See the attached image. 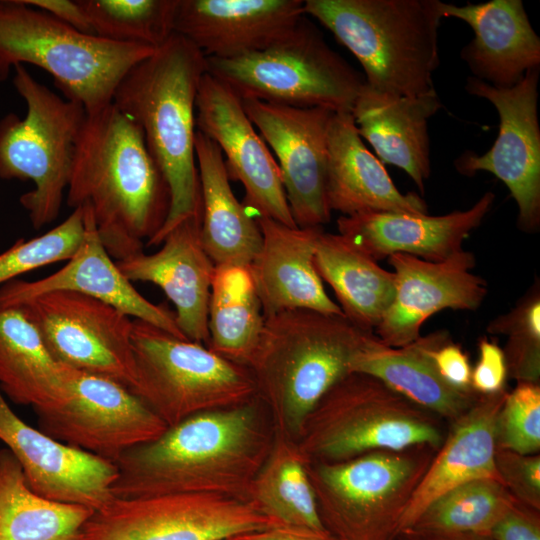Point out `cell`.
Wrapping results in <instances>:
<instances>
[{"label": "cell", "instance_id": "6da1fadb", "mask_svg": "<svg viewBox=\"0 0 540 540\" xmlns=\"http://www.w3.org/2000/svg\"><path fill=\"white\" fill-rule=\"evenodd\" d=\"M261 404L257 397L192 415L128 450L115 462L113 497L212 493L247 499L274 439Z\"/></svg>", "mask_w": 540, "mask_h": 540}, {"label": "cell", "instance_id": "7a4b0ae2", "mask_svg": "<svg viewBox=\"0 0 540 540\" xmlns=\"http://www.w3.org/2000/svg\"><path fill=\"white\" fill-rule=\"evenodd\" d=\"M66 191L69 207H90L116 261L143 251L170 210L168 183L142 129L113 103L86 115Z\"/></svg>", "mask_w": 540, "mask_h": 540}, {"label": "cell", "instance_id": "3957f363", "mask_svg": "<svg viewBox=\"0 0 540 540\" xmlns=\"http://www.w3.org/2000/svg\"><path fill=\"white\" fill-rule=\"evenodd\" d=\"M206 57L173 33L118 84L112 103L142 129L171 195L165 223L146 245H161L184 219L202 210L195 154V102Z\"/></svg>", "mask_w": 540, "mask_h": 540}, {"label": "cell", "instance_id": "277c9868", "mask_svg": "<svg viewBox=\"0 0 540 540\" xmlns=\"http://www.w3.org/2000/svg\"><path fill=\"white\" fill-rule=\"evenodd\" d=\"M370 333L344 315L309 309L265 317L247 368L275 432L298 440L315 405L351 372L352 360Z\"/></svg>", "mask_w": 540, "mask_h": 540}, {"label": "cell", "instance_id": "5b68a950", "mask_svg": "<svg viewBox=\"0 0 540 540\" xmlns=\"http://www.w3.org/2000/svg\"><path fill=\"white\" fill-rule=\"evenodd\" d=\"M439 0H305L318 20L361 64L366 85L419 96L434 91L440 59Z\"/></svg>", "mask_w": 540, "mask_h": 540}, {"label": "cell", "instance_id": "8992f818", "mask_svg": "<svg viewBox=\"0 0 540 540\" xmlns=\"http://www.w3.org/2000/svg\"><path fill=\"white\" fill-rule=\"evenodd\" d=\"M155 49L85 34L22 0H0V82L15 65H35L87 114L111 104L122 78Z\"/></svg>", "mask_w": 540, "mask_h": 540}, {"label": "cell", "instance_id": "52a82bcc", "mask_svg": "<svg viewBox=\"0 0 540 540\" xmlns=\"http://www.w3.org/2000/svg\"><path fill=\"white\" fill-rule=\"evenodd\" d=\"M448 423L379 379L350 372L319 400L297 440L310 462H338L376 450H438Z\"/></svg>", "mask_w": 540, "mask_h": 540}, {"label": "cell", "instance_id": "ba28073f", "mask_svg": "<svg viewBox=\"0 0 540 540\" xmlns=\"http://www.w3.org/2000/svg\"><path fill=\"white\" fill-rule=\"evenodd\" d=\"M14 72L13 84L27 112L23 118L9 113L0 119V178L32 181L33 189L19 200L32 226L40 229L59 215L87 113L81 103L61 98L36 80L24 65H15Z\"/></svg>", "mask_w": 540, "mask_h": 540}, {"label": "cell", "instance_id": "9c48e42d", "mask_svg": "<svg viewBox=\"0 0 540 540\" xmlns=\"http://www.w3.org/2000/svg\"><path fill=\"white\" fill-rule=\"evenodd\" d=\"M437 450H376L307 472L325 529L337 540H393Z\"/></svg>", "mask_w": 540, "mask_h": 540}, {"label": "cell", "instance_id": "30bf717a", "mask_svg": "<svg viewBox=\"0 0 540 540\" xmlns=\"http://www.w3.org/2000/svg\"><path fill=\"white\" fill-rule=\"evenodd\" d=\"M207 72L241 100L350 112L365 84L304 17L272 46L235 58H206Z\"/></svg>", "mask_w": 540, "mask_h": 540}, {"label": "cell", "instance_id": "8fae6325", "mask_svg": "<svg viewBox=\"0 0 540 540\" xmlns=\"http://www.w3.org/2000/svg\"><path fill=\"white\" fill-rule=\"evenodd\" d=\"M131 391L167 426L258 397L250 370L203 344L133 319Z\"/></svg>", "mask_w": 540, "mask_h": 540}, {"label": "cell", "instance_id": "7c38bea8", "mask_svg": "<svg viewBox=\"0 0 540 540\" xmlns=\"http://www.w3.org/2000/svg\"><path fill=\"white\" fill-rule=\"evenodd\" d=\"M283 525L249 500L212 493L113 498L93 512L83 540H227Z\"/></svg>", "mask_w": 540, "mask_h": 540}, {"label": "cell", "instance_id": "4fadbf2b", "mask_svg": "<svg viewBox=\"0 0 540 540\" xmlns=\"http://www.w3.org/2000/svg\"><path fill=\"white\" fill-rule=\"evenodd\" d=\"M35 413L45 434L114 463L168 427L126 386L70 367L62 399Z\"/></svg>", "mask_w": 540, "mask_h": 540}, {"label": "cell", "instance_id": "5bb4252c", "mask_svg": "<svg viewBox=\"0 0 540 540\" xmlns=\"http://www.w3.org/2000/svg\"><path fill=\"white\" fill-rule=\"evenodd\" d=\"M13 307H19L36 326L59 363L110 378L131 389L134 368L130 316L72 291L47 292Z\"/></svg>", "mask_w": 540, "mask_h": 540}, {"label": "cell", "instance_id": "9a60e30c", "mask_svg": "<svg viewBox=\"0 0 540 540\" xmlns=\"http://www.w3.org/2000/svg\"><path fill=\"white\" fill-rule=\"evenodd\" d=\"M539 71H528L510 88L494 87L472 76L467 79L466 91L495 107L499 132L486 153L466 151L454 162L462 175L487 171L501 180L517 204L518 227L526 232H535L540 226Z\"/></svg>", "mask_w": 540, "mask_h": 540}, {"label": "cell", "instance_id": "2e32d148", "mask_svg": "<svg viewBox=\"0 0 540 540\" xmlns=\"http://www.w3.org/2000/svg\"><path fill=\"white\" fill-rule=\"evenodd\" d=\"M248 118L276 156L297 227H323L331 219L326 199L327 135L334 112L256 99L241 100Z\"/></svg>", "mask_w": 540, "mask_h": 540}, {"label": "cell", "instance_id": "e0dca14e", "mask_svg": "<svg viewBox=\"0 0 540 540\" xmlns=\"http://www.w3.org/2000/svg\"><path fill=\"white\" fill-rule=\"evenodd\" d=\"M196 130L220 148L229 178L245 190V204L255 216L295 227L275 158L248 118L241 99L206 72L195 102Z\"/></svg>", "mask_w": 540, "mask_h": 540}, {"label": "cell", "instance_id": "ac0fdd59", "mask_svg": "<svg viewBox=\"0 0 540 540\" xmlns=\"http://www.w3.org/2000/svg\"><path fill=\"white\" fill-rule=\"evenodd\" d=\"M387 260L393 268L394 295L374 330L387 346L412 343L433 314L445 309L476 310L488 294L486 281L472 273L476 260L470 251L463 249L440 262L402 253Z\"/></svg>", "mask_w": 540, "mask_h": 540}, {"label": "cell", "instance_id": "d6986e66", "mask_svg": "<svg viewBox=\"0 0 540 540\" xmlns=\"http://www.w3.org/2000/svg\"><path fill=\"white\" fill-rule=\"evenodd\" d=\"M0 441L17 460L38 495L94 511L114 497V462L57 441L23 421L0 390Z\"/></svg>", "mask_w": 540, "mask_h": 540}, {"label": "cell", "instance_id": "ffe728a7", "mask_svg": "<svg viewBox=\"0 0 540 540\" xmlns=\"http://www.w3.org/2000/svg\"><path fill=\"white\" fill-rule=\"evenodd\" d=\"M81 207L84 233L73 256L60 270L44 278L35 281L14 279L1 286L0 307L17 306L47 292L72 291L107 303L175 337L187 339L177 325L175 313L165 304L157 305L146 299L125 277L105 249L90 207Z\"/></svg>", "mask_w": 540, "mask_h": 540}, {"label": "cell", "instance_id": "44dd1931", "mask_svg": "<svg viewBox=\"0 0 540 540\" xmlns=\"http://www.w3.org/2000/svg\"><path fill=\"white\" fill-rule=\"evenodd\" d=\"M305 15L303 0H178L174 33L206 58H235L272 46Z\"/></svg>", "mask_w": 540, "mask_h": 540}, {"label": "cell", "instance_id": "7402d4cb", "mask_svg": "<svg viewBox=\"0 0 540 540\" xmlns=\"http://www.w3.org/2000/svg\"><path fill=\"white\" fill-rule=\"evenodd\" d=\"M201 215L202 210L174 227L157 252L141 251L116 264L131 282H150L160 287L176 308V322L184 336L207 347L215 264L202 245Z\"/></svg>", "mask_w": 540, "mask_h": 540}, {"label": "cell", "instance_id": "603a6c76", "mask_svg": "<svg viewBox=\"0 0 540 540\" xmlns=\"http://www.w3.org/2000/svg\"><path fill=\"white\" fill-rule=\"evenodd\" d=\"M495 201L486 192L472 207L441 216L385 212L340 216L338 233L376 262L395 253L431 262L463 250L464 240L490 212Z\"/></svg>", "mask_w": 540, "mask_h": 540}, {"label": "cell", "instance_id": "cb8c5ba5", "mask_svg": "<svg viewBox=\"0 0 540 540\" xmlns=\"http://www.w3.org/2000/svg\"><path fill=\"white\" fill-rule=\"evenodd\" d=\"M255 219L262 244L249 267L264 317L292 309L344 315L326 293L314 266L323 227H291L263 216Z\"/></svg>", "mask_w": 540, "mask_h": 540}, {"label": "cell", "instance_id": "d4e9b609", "mask_svg": "<svg viewBox=\"0 0 540 540\" xmlns=\"http://www.w3.org/2000/svg\"><path fill=\"white\" fill-rule=\"evenodd\" d=\"M443 18L466 22L474 38L461 50L473 76L498 88H510L540 67V38L522 0H491L457 6L440 3Z\"/></svg>", "mask_w": 540, "mask_h": 540}, {"label": "cell", "instance_id": "484cf974", "mask_svg": "<svg viewBox=\"0 0 540 540\" xmlns=\"http://www.w3.org/2000/svg\"><path fill=\"white\" fill-rule=\"evenodd\" d=\"M326 199L342 216L366 213L428 214L417 194L402 193L383 163L365 146L350 112L333 113L327 135Z\"/></svg>", "mask_w": 540, "mask_h": 540}, {"label": "cell", "instance_id": "4316f807", "mask_svg": "<svg viewBox=\"0 0 540 540\" xmlns=\"http://www.w3.org/2000/svg\"><path fill=\"white\" fill-rule=\"evenodd\" d=\"M507 392L480 395L466 412L448 423L446 437L416 487L398 533L409 529L445 492L480 478L501 481L495 466L497 419Z\"/></svg>", "mask_w": 540, "mask_h": 540}, {"label": "cell", "instance_id": "83f0119b", "mask_svg": "<svg viewBox=\"0 0 540 540\" xmlns=\"http://www.w3.org/2000/svg\"><path fill=\"white\" fill-rule=\"evenodd\" d=\"M440 107L435 90L408 97L379 92L365 83L351 111L359 135L379 160L405 171L422 195L431 174L428 120Z\"/></svg>", "mask_w": 540, "mask_h": 540}, {"label": "cell", "instance_id": "f1b7e54d", "mask_svg": "<svg viewBox=\"0 0 540 540\" xmlns=\"http://www.w3.org/2000/svg\"><path fill=\"white\" fill-rule=\"evenodd\" d=\"M437 331L403 347H390L370 333L351 363V372L371 375L415 405L450 423L466 412L480 394L450 386L438 373L431 348Z\"/></svg>", "mask_w": 540, "mask_h": 540}, {"label": "cell", "instance_id": "f546056e", "mask_svg": "<svg viewBox=\"0 0 540 540\" xmlns=\"http://www.w3.org/2000/svg\"><path fill=\"white\" fill-rule=\"evenodd\" d=\"M195 154L201 192L203 248L215 266H249L262 244L257 220L235 197L220 148L198 130Z\"/></svg>", "mask_w": 540, "mask_h": 540}, {"label": "cell", "instance_id": "4dcf8cb0", "mask_svg": "<svg viewBox=\"0 0 540 540\" xmlns=\"http://www.w3.org/2000/svg\"><path fill=\"white\" fill-rule=\"evenodd\" d=\"M67 371L19 307H0V390L5 397L34 411L50 407L64 395Z\"/></svg>", "mask_w": 540, "mask_h": 540}, {"label": "cell", "instance_id": "1f68e13d", "mask_svg": "<svg viewBox=\"0 0 540 540\" xmlns=\"http://www.w3.org/2000/svg\"><path fill=\"white\" fill-rule=\"evenodd\" d=\"M314 266L333 289L343 314L359 328L373 332L394 295V274L339 233L322 230Z\"/></svg>", "mask_w": 540, "mask_h": 540}, {"label": "cell", "instance_id": "d6a6232c", "mask_svg": "<svg viewBox=\"0 0 540 540\" xmlns=\"http://www.w3.org/2000/svg\"><path fill=\"white\" fill-rule=\"evenodd\" d=\"M93 512L35 493L12 453L0 448V540H83Z\"/></svg>", "mask_w": 540, "mask_h": 540}, {"label": "cell", "instance_id": "836d02e7", "mask_svg": "<svg viewBox=\"0 0 540 540\" xmlns=\"http://www.w3.org/2000/svg\"><path fill=\"white\" fill-rule=\"evenodd\" d=\"M264 319L250 267L215 266L208 308L207 347L219 356L247 367Z\"/></svg>", "mask_w": 540, "mask_h": 540}, {"label": "cell", "instance_id": "e575fe53", "mask_svg": "<svg viewBox=\"0 0 540 540\" xmlns=\"http://www.w3.org/2000/svg\"><path fill=\"white\" fill-rule=\"evenodd\" d=\"M247 499L280 524L326 530L319 516L307 461L297 441L278 432L274 431L272 447L250 485Z\"/></svg>", "mask_w": 540, "mask_h": 540}, {"label": "cell", "instance_id": "d590c367", "mask_svg": "<svg viewBox=\"0 0 540 540\" xmlns=\"http://www.w3.org/2000/svg\"><path fill=\"white\" fill-rule=\"evenodd\" d=\"M514 499L497 479L471 480L436 498L409 529L488 534Z\"/></svg>", "mask_w": 540, "mask_h": 540}, {"label": "cell", "instance_id": "8d00e7d4", "mask_svg": "<svg viewBox=\"0 0 540 540\" xmlns=\"http://www.w3.org/2000/svg\"><path fill=\"white\" fill-rule=\"evenodd\" d=\"M94 35L154 48L174 33L178 0H77Z\"/></svg>", "mask_w": 540, "mask_h": 540}, {"label": "cell", "instance_id": "74e56055", "mask_svg": "<svg viewBox=\"0 0 540 540\" xmlns=\"http://www.w3.org/2000/svg\"><path fill=\"white\" fill-rule=\"evenodd\" d=\"M490 334L507 337L503 349L507 376L517 382L540 381V290L534 284L517 305L495 317L487 326Z\"/></svg>", "mask_w": 540, "mask_h": 540}, {"label": "cell", "instance_id": "f35d334b", "mask_svg": "<svg viewBox=\"0 0 540 540\" xmlns=\"http://www.w3.org/2000/svg\"><path fill=\"white\" fill-rule=\"evenodd\" d=\"M84 233V211L77 207L59 225L30 240L19 239L0 254V285L40 267L69 260Z\"/></svg>", "mask_w": 540, "mask_h": 540}, {"label": "cell", "instance_id": "ab89813d", "mask_svg": "<svg viewBox=\"0 0 540 540\" xmlns=\"http://www.w3.org/2000/svg\"><path fill=\"white\" fill-rule=\"evenodd\" d=\"M497 450L540 451V384L517 382L507 392L497 419Z\"/></svg>", "mask_w": 540, "mask_h": 540}, {"label": "cell", "instance_id": "60d3db41", "mask_svg": "<svg viewBox=\"0 0 540 540\" xmlns=\"http://www.w3.org/2000/svg\"><path fill=\"white\" fill-rule=\"evenodd\" d=\"M495 466L509 493L517 501L540 511V455L497 450Z\"/></svg>", "mask_w": 540, "mask_h": 540}, {"label": "cell", "instance_id": "b9f144b4", "mask_svg": "<svg viewBox=\"0 0 540 540\" xmlns=\"http://www.w3.org/2000/svg\"><path fill=\"white\" fill-rule=\"evenodd\" d=\"M430 353L438 373L445 382L463 392L474 391L471 386L472 366L469 358L462 347L453 342L448 331H437Z\"/></svg>", "mask_w": 540, "mask_h": 540}, {"label": "cell", "instance_id": "7bdbcfd3", "mask_svg": "<svg viewBox=\"0 0 540 540\" xmlns=\"http://www.w3.org/2000/svg\"><path fill=\"white\" fill-rule=\"evenodd\" d=\"M479 358L472 368L471 386L480 395H491L506 390L507 367L503 349L488 338L478 343Z\"/></svg>", "mask_w": 540, "mask_h": 540}, {"label": "cell", "instance_id": "ee69618b", "mask_svg": "<svg viewBox=\"0 0 540 540\" xmlns=\"http://www.w3.org/2000/svg\"><path fill=\"white\" fill-rule=\"evenodd\" d=\"M488 535L494 540H540V511L514 499Z\"/></svg>", "mask_w": 540, "mask_h": 540}, {"label": "cell", "instance_id": "f6af8a7d", "mask_svg": "<svg viewBox=\"0 0 540 540\" xmlns=\"http://www.w3.org/2000/svg\"><path fill=\"white\" fill-rule=\"evenodd\" d=\"M22 2L47 12L82 33L94 35L89 21L77 0H22Z\"/></svg>", "mask_w": 540, "mask_h": 540}, {"label": "cell", "instance_id": "bcb514c9", "mask_svg": "<svg viewBox=\"0 0 540 540\" xmlns=\"http://www.w3.org/2000/svg\"><path fill=\"white\" fill-rule=\"evenodd\" d=\"M227 540H337L328 531L304 527L277 525L266 529L249 531Z\"/></svg>", "mask_w": 540, "mask_h": 540}, {"label": "cell", "instance_id": "7dc6e473", "mask_svg": "<svg viewBox=\"0 0 540 540\" xmlns=\"http://www.w3.org/2000/svg\"><path fill=\"white\" fill-rule=\"evenodd\" d=\"M393 540H494L488 534L433 533L412 529L400 531Z\"/></svg>", "mask_w": 540, "mask_h": 540}]
</instances>
